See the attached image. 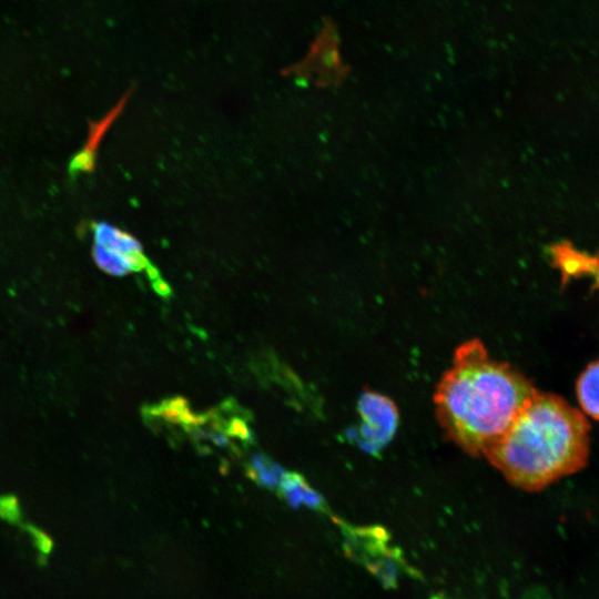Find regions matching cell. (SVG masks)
Wrapping results in <instances>:
<instances>
[{
  "label": "cell",
  "mask_w": 599,
  "mask_h": 599,
  "mask_svg": "<svg viewBox=\"0 0 599 599\" xmlns=\"http://www.w3.org/2000/svg\"><path fill=\"white\" fill-rule=\"evenodd\" d=\"M535 392L528 377L473 338L455 349L436 386L435 415L447 438L469 455L484 456Z\"/></svg>",
  "instance_id": "1"
},
{
  "label": "cell",
  "mask_w": 599,
  "mask_h": 599,
  "mask_svg": "<svg viewBox=\"0 0 599 599\" xmlns=\"http://www.w3.org/2000/svg\"><path fill=\"white\" fill-rule=\"evenodd\" d=\"M589 433L580 410L558 395L536 389L484 457L514 486L539 490L585 467Z\"/></svg>",
  "instance_id": "2"
},
{
  "label": "cell",
  "mask_w": 599,
  "mask_h": 599,
  "mask_svg": "<svg viewBox=\"0 0 599 599\" xmlns=\"http://www.w3.org/2000/svg\"><path fill=\"white\" fill-rule=\"evenodd\" d=\"M92 257L98 267L113 276L144 273L153 288L167 296L170 288L132 234L106 222L92 224Z\"/></svg>",
  "instance_id": "3"
},
{
  "label": "cell",
  "mask_w": 599,
  "mask_h": 599,
  "mask_svg": "<svg viewBox=\"0 0 599 599\" xmlns=\"http://www.w3.org/2000/svg\"><path fill=\"white\" fill-rule=\"evenodd\" d=\"M355 556L387 587L397 582L399 556L387 548L388 536L382 528H355L348 535Z\"/></svg>",
  "instance_id": "4"
},
{
  "label": "cell",
  "mask_w": 599,
  "mask_h": 599,
  "mask_svg": "<svg viewBox=\"0 0 599 599\" xmlns=\"http://www.w3.org/2000/svg\"><path fill=\"white\" fill-rule=\"evenodd\" d=\"M126 99L128 97H124L103 119L92 124L85 144L71 161L70 169L73 173L93 169L99 142L122 110Z\"/></svg>",
  "instance_id": "5"
},
{
  "label": "cell",
  "mask_w": 599,
  "mask_h": 599,
  "mask_svg": "<svg viewBox=\"0 0 599 599\" xmlns=\"http://www.w3.org/2000/svg\"><path fill=\"white\" fill-rule=\"evenodd\" d=\"M576 392L583 413L599 420V361L589 364L580 374Z\"/></svg>",
  "instance_id": "6"
},
{
  "label": "cell",
  "mask_w": 599,
  "mask_h": 599,
  "mask_svg": "<svg viewBox=\"0 0 599 599\" xmlns=\"http://www.w3.org/2000/svg\"><path fill=\"white\" fill-rule=\"evenodd\" d=\"M280 489L284 498L294 507L301 505L316 507L321 504L319 497L297 475L285 474Z\"/></svg>",
  "instance_id": "7"
},
{
  "label": "cell",
  "mask_w": 599,
  "mask_h": 599,
  "mask_svg": "<svg viewBox=\"0 0 599 599\" xmlns=\"http://www.w3.org/2000/svg\"><path fill=\"white\" fill-rule=\"evenodd\" d=\"M248 473L258 484L267 488H280L286 474L275 461L260 454L251 459Z\"/></svg>",
  "instance_id": "8"
}]
</instances>
